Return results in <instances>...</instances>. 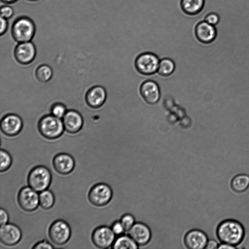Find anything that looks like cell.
<instances>
[{"label":"cell","mask_w":249,"mask_h":249,"mask_svg":"<svg viewBox=\"0 0 249 249\" xmlns=\"http://www.w3.org/2000/svg\"><path fill=\"white\" fill-rule=\"evenodd\" d=\"M216 235L221 243L237 246L243 241L245 230L243 224L234 219H226L217 226Z\"/></svg>","instance_id":"cell-1"},{"label":"cell","mask_w":249,"mask_h":249,"mask_svg":"<svg viewBox=\"0 0 249 249\" xmlns=\"http://www.w3.org/2000/svg\"><path fill=\"white\" fill-rule=\"evenodd\" d=\"M52 180V175L50 170L43 165L34 167L27 176L28 186L38 193L48 189Z\"/></svg>","instance_id":"cell-2"},{"label":"cell","mask_w":249,"mask_h":249,"mask_svg":"<svg viewBox=\"0 0 249 249\" xmlns=\"http://www.w3.org/2000/svg\"><path fill=\"white\" fill-rule=\"evenodd\" d=\"M38 128L41 135L49 140L58 138L65 129L63 121L52 114L41 117L38 122Z\"/></svg>","instance_id":"cell-3"},{"label":"cell","mask_w":249,"mask_h":249,"mask_svg":"<svg viewBox=\"0 0 249 249\" xmlns=\"http://www.w3.org/2000/svg\"><path fill=\"white\" fill-rule=\"evenodd\" d=\"M35 32L36 27L34 22L27 17H21L16 19L11 28L12 36L18 43L30 41Z\"/></svg>","instance_id":"cell-4"},{"label":"cell","mask_w":249,"mask_h":249,"mask_svg":"<svg viewBox=\"0 0 249 249\" xmlns=\"http://www.w3.org/2000/svg\"><path fill=\"white\" fill-rule=\"evenodd\" d=\"M159 56L150 52L142 53L138 55L135 60L137 71L144 75H151L158 71L160 63Z\"/></svg>","instance_id":"cell-5"},{"label":"cell","mask_w":249,"mask_h":249,"mask_svg":"<svg viewBox=\"0 0 249 249\" xmlns=\"http://www.w3.org/2000/svg\"><path fill=\"white\" fill-rule=\"evenodd\" d=\"M71 235L69 224L64 220L59 219L54 221L50 226L48 235L55 245L62 246L67 243Z\"/></svg>","instance_id":"cell-6"},{"label":"cell","mask_w":249,"mask_h":249,"mask_svg":"<svg viewBox=\"0 0 249 249\" xmlns=\"http://www.w3.org/2000/svg\"><path fill=\"white\" fill-rule=\"evenodd\" d=\"M113 196V191L107 184L100 182L93 185L90 189L88 197L90 203L97 207L107 205Z\"/></svg>","instance_id":"cell-7"},{"label":"cell","mask_w":249,"mask_h":249,"mask_svg":"<svg viewBox=\"0 0 249 249\" xmlns=\"http://www.w3.org/2000/svg\"><path fill=\"white\" fill-rule=\"evenodd\" d=\"M17 200L19 207L27 212L35 211L39 205L38 192L29 186L20 188L18 194Z\"/></svg>","instance_id":"cell-8"},{"label":"cell","mask_w":249,"mask_h":249,"mask_svg":"<svg viewBox=\"0 0 249 249\" xmlns=\"http://www.w3.org/2000/svg\"><path fill=\"white\" fill-rule=\"evenodd\" d=\"M116 236L110 227L102 225L93 230L91 237L93 244L97 248L105 249L112 247Z\"/></svg>","instance_id":"cell-9"},{"label":"cell","mask_w":249,"mask_h":249,"mask_svg":"<svg viewBox=\"0 0 249 249\" xmlns=\"http://www.w3.org/2000/svg\"><path fill=\"white\" fill-rule=\"evenodd\" d=\"M22 236L20 228L15 224L8 222L0 226V240L6 246L16 245L19 242Z\"/></svg>","instance_id":"cell-10"},{"label":"cell","mask_w":249,"mask_h":249,"mask_svg":"<svg viewBox=\"0 0 249 249\" xmlns=\"http://www.w3.org/2000/svg\"><path fill=\"white\" fill-rule=\"evenodd\" d=\"M208 240V236L204 231L194 229L185 233L183 243L189 249H205Z\"/></svg>","instance_id":"cell-11"},{"label":"cell","mask_w":249,"mask_h":249,"mask_svg":"<svg viewBox=\"0 0 249 249\" xmlns=\"http://www.w3.org/2000/svg\"><path fill=\"white\" fill-rule=\"evenodd\" d=\"M127 232L139 246L147 245L152 237L150 228L147 224L142 222H136Z\"/></svg>","instance_id":"cell-12"},{"label":"cell","mask_w":249,"mask_h":249,"mask_svg":"<svg viewBox=\"0 0 249 249\" xmlns=\"http://www.w3.org/2000/svg\"><path fill=\"white\" fill-rule=\"evenodd\" d=\"M0 129L5 135L13 137L21 131L23 122L21 118L16 114L5 115L0 121Z\"/></svg>","instance_id":"cell-13"},{"label":"cell","mask_w":249,"mask_h":249,"mask_svg":"<svg viewBox=\"0 0 249 249\" xmlns=\"http://www.w3.org/2000/svg\"><path fill=\"white\" fill-rule=\"evenodd\" d=\"M36 55V47L31 41L18 43L15 48V59L23 65H27L32 62Z\"/></svg>","instance_id":"cell-14"},{"label":"cell","mask_w":249,"mask_h":249,"mask_svg":"<svg viewBox=\"0 0 249 249\" xmlns=\"http://www.w3.org/2000/svg\"><path fill=\"white\" fill-rule=\"evenodd\" d=\"M140 93L144 101L149 105H155L160 100V90L158 83L151 80L143 82L140 87Z\"/></svg>","instance_id":"cell-15"},{"label":"cell","mask_w":249,"mask_h":249,"mask_svg":"<svg viewBox=\"0 0 249 249\" xmlns=\"http://www.w3.org/2000/svg\"><path fill=\"white\" fill-rule=\"evenodd\" d=\"M52 164L54 169L58 174L66 175L74 169L75 162L71 155L67 153H60L53 158Z\"/></svg>","instance_id":"cell-16"},{"label":"cell","mask_w":249,"mask_h":249,"mask_svg":"<svg viewBox=\"0 0 249 249\" xmlns=\"http://www.w3.org/2000/svg\"><path fill=\"white\" fill-rule=\"evenodd\" d=\"M65 130L70 133L79 131L83 124V119L81 114L75 110H69L62 118Z\"/></svg>","instance_id":"cell-17"},{"label":"cell","mask_w":249,"mask_h":249,"mask_svg":"<svg viewBox=\"0 0 249 249\" xmlns=\"http://www.w3.org/2000/svg\"><path fill=\"white\" fill-rule=\"evenodd\" d=\"M86 101L91 107L97 108L101 107L107 98V92L101 86H95L90 88L86 95Z\"/></svg>","instance_id":"cell-18"},{"label":"cell","mask_w":249,"mask_h":249,"mask_svg":"<svg viewBox=\"0 0 249 249\" xmlns=\"http://www.w3.org/2000/svg\"><path fill=\"white\" fill-rule=\"evenodd\" d=\"M196 35L200 42L203 43H210L215 38L216 29L214 26L204 20L196 25Z\"/></svg>","instance_id":"cell-19"},{"label":"cell","mask_w":249,"mask_h":249,"mask_svg":"<svg viewBox=\"0 0 249 249\" xmlns=\"http://www.w3.org/2000/svg\"><path fill=\"white\" fill-rule=\"evenodd\" d=\"M231 189L236 193H241L249 187V175L240 174L234 176L230 183Z\"/></svg>","instance_id":"cell-20"},{"label":"cell","mask_w":249,"mask_h":249,"mask_svg":"<svg viewBox=\"0 0 249 249\" xmlns=\"http://www.w3.org/2000/svg\"><path fill=\"white\" fill-rule=\"evenodd\" d=\"M111 248L114 249H137L139 246L128 234H124L116 237Z\"/></svg>","instance_id":"cell-21"},{"label":"cell","mask_w":249,"mask_h":249,"mask_svg":"<svg viewBox=\"0 0 249 249\" xmlns=\"http://www.w3.org/2000/svg\"><path fill=\"white\" fill-rule=\"evenodd\" d=\"M205 0H181V7L185 12L190 15L196 14L201 11Z\"/></svg>","instance_id":"cell-22"},{"label":"cell","mask_w":249,"mask_h":249,"mask_svg":"<svg viewBox=\"0 0 249 249\" xmlns=\"http://www.w3.org/2000/svg\"><path fill=\"white\" fill-rule=\"evenodd\" d=\"M176 65L174 61L169 58H163L160 60L158 73L163 77L171 75L175 71Z\"/></svg>","instance_id":"cell-23"},{"label":"cell","mask_w":249,"mask_h":249,"mask_svg":"<svg viewBox=\"0 0 249 249\" xmlns=\"http://www.w3.org/2000/svg\"><path fill=\"white\" fill-rule=\"evenodd\" d=\"M39 206L44 210L52 208L55 203V196L53 192L48 189L39 194Z\"/></svg>","instance_id":"cell-24"},{"label":"cell","mask_w":249,"mask_h":249,"mask_svg":"<svg viewBox=\"0 0 249 249\" xmlns=\"http://www.w3.org/2000/svg\"><path fill=\"white\" fill-rule=\"evenodd\" d=\"M35 74L36 79L39 82L45 83L51 79L53 72L49 66L43 64L37 68Z\"/></svg>","instance_id":"cell-25"},{"label":"cell","mask_w":249,"mask_h":249,"mask_svg":"<svg viewBox=\"0 0 249 249\" xmlns=\"http://www.w3.org/2000/svg\"><path fill=\"white\" fill-rule=\"evenodd\" d=\"M0 172H4L8 170L12 164L13 159L11 154L6 150H0Z\"/></svg>","instance_id":"cell-26"},{"label":"cell","mask_w":249,"mask_h":249,"mask_svg":"<svg viewBox=\"0 0 249 249\" xmlns=\"http://www.w3.org/2000/svg\"><path fill=\"white\" fill-rule=\"evenodd\" d=\"M120 221L126 232H127L136 223L134 215L130 213H125L123 214L120 219Z\"/></svg>","instance_id":"cell-27"},{"label":"cell","mask_w":249,"mask_h":249,"mask_svg":"<svg viewBox=\"0 0 249 249\" xmlns=\"http://www.w3.org/2000/svg\"><path fill=\"white\" fill-rule=\"evenodd\" d=\"M67 111L65 105L60 103L53 104L51 108V114L60 119L63 118Z\"/></svg>","instance_id":"cell-28"},{"label":"cell","mask_w":249,"mask_h":249,"mask_svg":"<svg viewBox=\"0 0 249 249\" xmlns=\"http://www.w3.org/2000/svg\"><path fill=\"white\" fill-rule=\"evenodd\" d=\"M110 228L113 233L117 236L124 234L126 232L120 220L113 222Z\"/></svg>","instance_id":"cell-29"},{"label":"cell","mask_w":249,"mask_h":249,"mask_svg":"<svg viewBox=\"0 0 249 249\" xmlns=\"http://www.w3.org/2000/svg\"><path fill=\"white\" fill-rule=\"evenodd\" d=\"M0 17L8 19L12 18L14 15L13 8L8 5L1 6L0 9Z\"/></svg>","instance_id":"cell-30"},{"label":"cell","mask_w":249,"mask_h":249,"mask_svg":"<svg viewBox=\"0 0 249 249\" xmlns=\"http://www.w3.org/2000/svg\"><path fill=\"white\" fill-rule=\"evenodd\" d=\"M205 21L215 26L219 21V16L217 13L212 12L206 16Z\"/></svg>","instance_id":"cell-31"},{"label":"cell","mask_w":249,"mask_h":249,"mask_svg":"<svg viewBox=\"0 0 249 249\" xmlns=\"http://www.w3.org/2000/svg\"><path fill=\"white\" fill-rule=\"evenodd\" d=\"M34 249H52L54 247L47 240H42L36 243L32 247Z\"/></svg>","instance_id":"cell-32"},{"label":"cell","mask_w":249,"mask_h":249,"mask_svg":"<svg viewBox=\"0 0 249 249\" xmlns=\"http://www.w3.org/2000/svg\"><path fill=\"white\" fill-rule=\"evenodd\" d=\"M0 225H3L7 224L9 222V216L7 212L4 209L1 208L0 209Z\"/></svg>","instance_id":"cell-33"},{"label":"cell","mask_w":249,"mask_h":249,"mask_svg":"<svg viewBox=\"0 0 249 249\" xmlns=\"http://www.w3.org/2000/svg\"><path fill=\"white\" fill-rule=\"evenodd\" d=\"M0 35L1 36L4 35L7 30L8 27V22L7 19L0 17Z\"/></svg>","instance_id":"cell-34"},{"label":"cell","mask_w":249,"mask_h":249,"mask_svg":"<svg viewBox=\"0 0 249 249\" xmlns=\"http://www.w3.org/2000/svg\"><path fill=\"white\" fill-rule=\"evenodd\" d=\"M219 244L214 239L208 240L205 249H218Z\"/></svg>","instance_id":"cell-35"},{"label":"cell","mask_w":249,"mask_h":249,"mask_svg":"<svg viewBox=\"0 0 249 249\" xmlns=\"http://www.w3.org/2000/svg\"><path fill=\"white\" fill-rule=\"evenodd\" d=\"M236 247L224 243L219 244L218 249H235Z\"/></svg>","instance_id":"cell-36"},{"label":"cell","mask_w":249,"mask_h":249,"mask_svg":"<svg viewBox=\"0 0 249 249\" xmlns=\"http://www.w3.org/2000/svg\"><path fill=\"white\" fill-rule=\"evenodd\" d=\"M1 2L6 4H11L16 2L18 0H0Z\"/></svg>","instance_id":"cell-37"},{"label":"cell","mask_w":249,"mask_h":249,"mask_svg":"<svg viewBox=\"0 0 249 249\" xmlns=\"http://www.w3.org/2000/svg\"><path fill=\"white\" fill-rule=\"evenodd\" d=\"M200 44H201V43H200ZM200 56H201V53H200ZM201 61H202V58H201ZM202 69H203V66H202ZM206 91H207V89H206Z\"/></svg>","instance_id":"cell-38"},{"label":"cell","mask_w":249,"mask_h":249,"mask_svg":"<svg viewBox=\"0 0 249 249\" xmlns=\"http://www.w3.org/2000/svg\"></svg>","instance_id":"cell-39"}]
</instances>
